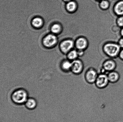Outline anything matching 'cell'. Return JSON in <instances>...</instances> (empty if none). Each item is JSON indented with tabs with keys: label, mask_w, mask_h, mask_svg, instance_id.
I'll return each instance as SVG.
<instances>
[{
	"label": "cell",
	"mask_w": 123,
	"mask_h": 122,
	"mask_svg": "<svg viewBox=\"0 0 123 122\" xmlns=\"http://www.w3.org/2000/svg\"><path fill=\"white\" fill-rule=\"evenodd\" d=\"M121 48L118 44L115 42L106 43L103 46V52L109 58H112L119 57Z\"/></svg>",
	"instance_id": "6da1fadb"
},
{
	"label": "cell",
	"mask_w": 123,
	"mask_h": 122,
	"mask_svg": "<svg viewBox=\"0 0 123 122\" xmlns=\"http://www.w3.org/2000/svg\"><path fill=\"white\" fill-rule=\"evenodd\" d=\"M11 97L12 101L14 103L21 105L25 104L28 99V94L25 90L19 89L13 92Z\"/></svg>",
	"instance_id": "7a4b0ae2"
},
{
	"label": "cell",
	"mask_w": 123,
	"mask_h": 122,
	"mask_svg": "<svg viewBox=\"0 0 123 122\" xmlns=\"http://www.w3.org/2000/svg\"><path fill=\"white\" fill-rule=\"evenodd\" d=\"M85 72V78L86 80L88 83H95L98 74L96 69L92 68L88 69L86 71H83Z\"/></svg>",
	"instance_id": "3957f363"
},
{
	"label": "cell",
	"mask_w": 123,
	"mask_h": 122,
	"mask_svg": "<svg viewBox=\"0 0 123 122\" xmlns=\"http://www.w3.org/2000/svg\"><path fill=\"white\" fill-rule=\"evenodd\" d=\"M84 65L81 59L78 58L72 61L71 71L74 74L79 75L84 71Z\"/></svg>",
	"instance_id": "277c9868"
},
{
	"label": "cell",
	"mask_w": 123,
	"mask_h": 122,
	"mask_svg": "<svg viewBox=\"0 0 123 122\" xmlns=\"http://www.w3.org/2000/svg\"><path fill=\"white\" fill-rule=\"evenodd\" d=\"M109 82L107 74H98L95 83L97 88L102 89L106 87Z\"/></svg>",
	"instance_id": "5b68a950"
},
{
	"label": "cell",
	"mask_w": 123,
	"mask_h": 122,
	"mask_svg": "<svg viewBox=\"0 0 123 122\" xmlns=\"http://www.w3.org/2000/svg\"><path fill=\"white\" fill-rule=\"evenodd\" d=\"M117 64L114 59L110 58L104 62L102 68L105 74H107L110 72L113 71L116 69Z\"/></svg>",
	"instance_id": "8992f818"
},
{
	"label": "cell",
	"mask_w": 123,
	"mask_h": 122,
	"mask_svg": "<svg viewBox=\"0 0 123 122\" xmlns=\"http://www.w3.org/2000/svg\"><path fill=\"white\" fill-rule=\"evenodd\" d=\"M88 44V41H87L86 38L84 37L77 38L75 41V47L78 50H86Z\"/></svg>",
	"instance_id": "52a82bcc"
},
{
	"label": "cell",
	"mask_w": 123,
	"mask_h": 122,
	"mask_svg": "<svg viewBox=\"0 0 123 122\" xmlns=\"http://www.w3.org/2000/svg\"><path fill=\"white\" fill-rule=\"evenodd\" d=\"M74 45V42L72 40H67L62 42L61 44V48L62 52L67 53L70 51Z\"/></svg>",
	"instance_id": "ba28073f"
},
{
	"label": "cell",
	"mask_w": 123,
	"mask_h": 122,
	"mask_svg": "<svg viewBox=\"0 0 123 122\" xmlns=\"http://www.w3.org/2000/svg\"><path fill=\"white\" fill-rule=\"evenodd\" d=\"M72 67V61L68 59L65 60L62 62L60 68L64 73H68L71 71Z\"/></svg>",
	"instance_id": "9c48e42d"
},
{
	"label": "cell",
	"mask_w": 123,
	"mask_h": 122,
	"mask_svg": "<svg viewBox=\"0 0 123 122\" xmlns=\"http://www.w3.org/2000/svg\"><path fill=\"white\" fill-rule=\"evenodd\" d=\"M110 82L115 83L119 81L120 78V75L118 72L115 70L110 72L107 74Z\"/></svg>",
	"instance_id": "30bf717a"
},
{
	"label": "cell",
	"mask_w": 123,
	"mask_h": 122,
	"mask_svg": "<svg viewBox=\"0 0 123 122\" xmlns=\"http://www.w3.org/2000/svg\"><path fill=\"white\" fill-rule=\"evenodd\" d=\"M56 41V36L53 35L49 34L47 36L44 38V43L46 46L50 47L55 45Z\"/></svg>",
	"instance_id": "8fae6325"
},
{
	"label": "cell",
	"mask_w": 123,
	"mask_h": 122,
	"mask_svg": "<svg viewBox=\"0 0 123 122\" xmlns=\"http://www.w3.org/2000/svg\"><path fill=\"white\" fill-rule=\"evenodd\" d=\"M114 10L116 15L120 16H123V0H120L115 4Z\"/></svg>",
	"instance_id": "7c38bea8"
},
{
	"label": "cell",
	"mask_w": 123,
	"mask_h": 122,
	"mask_svg": "<svg viewBox=\"0 0 123 122\" xmlns=\"http://www.w3.org/2000/svg\"><path fill=\"white\" fill-rule=\"evenodd\" d=\"M25 106L26 108L29 110L34 109L37 107V102L35 99L32 98L28 99L25 103Z\"/></svg>",
	"instance_id": "4fadbf2b"
},
{
	"label": "cell",
	"mask_w": 123,
	"mask_h": 122,
	"mask_svg": "<svg viewBox=\"0 0 123 122\" xmlns=\"http://www.w3.org/2000/svg\"><path fill=\"white\" fill-rule=\"evenodd\" d=\"M77 5L76 2L72 0L68 2L66 5V8L67 10L70 12H74L77 10Z\"/></svg>",
	"instance_id": "5bb4252c"
},
{
	"label": "cell",
	"mask_w": 123,
	"mask_h": 122,
	"mask_svg": "<svg viewBox=\"0 0 123 122\" xmlns=\"http://www.w3.org/2000/svg\"><path fill=\"white\" fill-rule=\"evenodd\" d=\"M67 57L68 59L71 61L78 59L79 58L78 51L75 50L70 51L68 53Z\"/></svg>",
	"instance_id": "9a60e30c"
},
{
	"label": "cell",
	"mask_w": 123,
	"mask_h": 122,
	"mask_svg": "<svg viewBox=\"0 0 123 122\" xmlns=\"http://www.w3.org/2000/svg\"><path fill=\"white\" fill-rule=\"evenodd\" d=\"M99 5L102 10H108L110 6V2L108 0H102L100 1Z\"/></svg>",
	"instance_id": "2e32d148"
},
{
	"label": "cell",
	"mask_w": 123,
	"mask_h": 122,
	"mask_svg": "<svg viewBox=\"0 0 123 122\" xmlns=\"http://www.w3.org/2000/svg\"><path fill=\"white\" fill-rule=\"evenodd\" d=\"M32 23L35 27H39L42 26L43 24V21L40 18H36L32 20Z\"/></svg>",
	"instance_id": "e0dca14e"
},
{
	"label": "cell",
	"mask_w": 123,
	"mask_h": 122,
	"mask_svg": "<svg viewBox=\"0 0 123 122\" xmlns=\"http://www.w3.org/2000/svg\"><path fill=\"white\" fill-rule=\"evenodd\" d=\"M61 27L60 25L58 24L53 25L51 27V31L53 33H57L61 30Z\"/></svg>",
	"instance_id": "ac0fdd59"
},
{
	"label": "cell",
	"mask_w": 123,
	"mask_h": 122,
	"mask_svg": "<svg viewBox=\"0 0 123 122\" xmlns=\"http://www.w3.org/2000/svg\"><path fill=\"white\" fill-rule=\"evenodd\" d=\"M116 23L119 27L122 28L123 27V16H120L116 20Z\"/></svg>",
	"instance_id": "d6986e66"
},
{
	"label": "cell",
	"mask_w": 123,
	"mask_h": 122,
	"mask_svg": "<svg viewBox=\"0 0 123 122\" xmlns=\"http://www.w3.org/2000/svg\"><path fill=\"white\" fill-rule=\"evenodd\" d=\"M118 44L121 48H123V37L120 38L118 41Z\"/></svg>",
	"instance_id": "ffe728a7"
},
{
	"label": "cell",
	"mask_w": 123,
	"mask_h": 122,
	"mask_svg": "<svg viewBox=\"0 0 123 122\" xmlns=\"http://www.w3.org/2000/svg\"><path fill=\"white\" fill-rule=\"evenodd\" d=\"M119 57L120 59L123 60V48L120 51Z\"/></svg>",
	"instance_id": "44dd1931"
},
{
	"label": "cell",
	"mask_w": 123,
	"mask_h": 122,
	"mask_svg": "<svg viewBox=\"0 0 123 122\" xmlns=\"http://www.w3.org/2000/svg\"><path fill=\"white\" fill-rule=\"evenodd\" d=\"M120 34L122 37H123V27L122 28L121 31H120Z\"/></svg>",
	"instance_id": "7402d4cb"
},
{
	"label": "cell",
	"mask_w": 123,
	"mask_h": 122,
	"mask_svg": "<svg viewBox=\"0 0 123 122\" xmlns=\"http://www.w3.org/2000/svg\"><path fill=\"white\" fill-rule=\"evenodd\" d=\"M65 2H70L72 0H63Z\"/></svg>",
	"instance_id": "603a6c76"
},
{
	"label": "cell",
	"mask_w": 123,
	"mask_h": 122,
	"mask_svg": "<svg viewBox=\"0 0 123 122\" xmlns=\"http://www.w3.org/2000/svg\"><path fill=\"white\" fill-rule=\"evenodd\" d=\"M97 1H101L102 0H97Z\"/></svg>",
	"instance_id": "cb8c5ba5"
}]
</instances>
